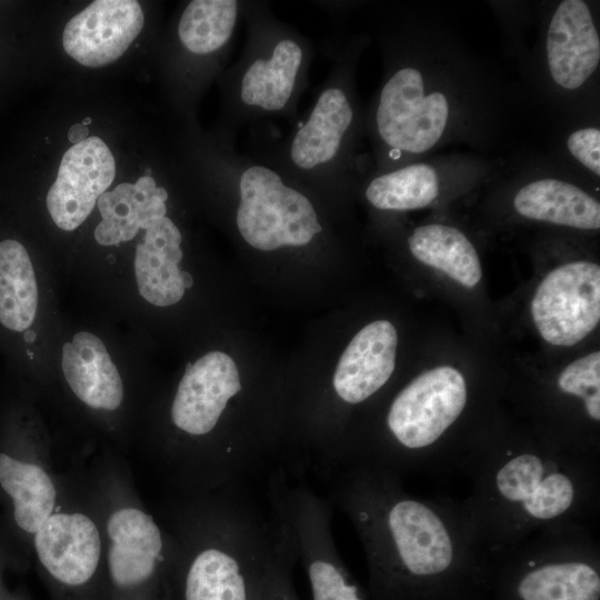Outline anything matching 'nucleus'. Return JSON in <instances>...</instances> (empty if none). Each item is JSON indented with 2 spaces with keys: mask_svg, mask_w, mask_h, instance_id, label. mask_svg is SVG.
I'll return each mask as SVG.
<instances>
[{
  "mask_svg": "<svg viewBox=\"0 0 600 600\" xmlns=\"http://www.w3.org/2000/svg\"><path fill=\"white\" fill-rule=\"evenodd\" d=\"M114 173L112 153L100 138L90 137L73 144L63 154L47 194L53 222L67 231L78 228L109 188Z\"/></svg>",
  "mask_w": 600,
  "mask_h": 600,
  "instance_id": "9d476101",
  "label": "nucleus"
},
{
  "mask_svg": "<svg viewBox=\"0 0 600 600\" xmlns=\"http://www.w3.org/2000/svg\"><path fill=\"white\" fill-rule=\"evenodd\" d=\"M531 314L540 336L553 346L582 341L600 321V267L573 261L551 270L539 283Z\"/></svg>",
  "mask_w": 600,
  "mask_h": 600,
  "instance_id": "1a4fd4ad",
  "label": "nucleus"
},
{
  "mask_svg": "<svg viewBox=\"0 0 600 600\" xmlns=\"http://www.w3.org/2000/svg\"><path fill=\"white\" fill-rule=\"evenodd\" d=\"M0 484L13 501L16 523L34 534L53 513L56 486L39 464L0 453Z\"/></svg>",
  "mask_w": 600,
  "mask_h": 600,
  "instance_id": "5701e85b",
  "label": "nucleus"
},
{
  "mask_svg": "<svg viewBox=\"0 0 600 600\" xmlns=\"http://www.w3.org/2000/svg\"><path fill=\"white\" fill-rule=\"evenodd\" d=\"M222 131L208 152L207 173L232 199L240 239L260 252L310 246L326 227L312 192Z\"/></svg>",
  "mask_w": 600,
  "mask_h": 600,
  "instance_id": "423d86ee",
  "label": "nucleus"
},
{
  "mask_svg": "<svg viewBox=\"0 0 600 600\" xmlns=\"http://www.w3.org/2000/svg\"><path fill=\"white\" fill-rule=\"evenodd\" d=\"M439 193L436 170L416 163L373 177L364 189L367 201L376 209L407 211L429 206Z\"/></svg>",
  "mask_w": 600,
  "mask_h": 600,
  "instance_id": "b1692460",
  "label": "nucleus"
},
{
  "mask_svg": "<svg viewBox=\"0 0 600 600\" xmlns=\"http://www.w3.org/2000/svg\"><path fill=\"white\" fill-rule=\"evenodd\" d=\"M107 536L109 576L123 590L150 581L168 566L170 556L180 553L179 543L171 549L151 514L137 507L116 509L108 518Z\"/></svg>",
  "mask_w": 600,
  "mask_h": 600,
  "instance_id": "9b49d317",
  "label": "nucleus"
},
{
  "mask_svg": "<svg viewBox=\"0 0 600 600\" xmlns=\"http://www.w3.org/2000/svg\"><path fill=\"white\" fill-rule=\"evenodd\" d=\"M39 309L36 269L26 246L0 240V339L28 341Z\"/></svg>",
  "mask_w": 600,
  "mask_h": 600,
  "instance_id": "6ab92c4d",
  "label": "nucleus"
},
{
  "mask_svg": "<svg viewBox=\"0 0 600 600\" xmlns=\"http://www.w3.org/2000/svg\"><path fill=\"white\" fill-rule=\"evenodd\" d=\"M556 390L559 397L574 401L599 423L600 352H591L569 363L557 377Z\"/></svg>",
  "mask_w": 600,
  "mask_h": 600,
  "instance_id": "393cba45",
  "label": "nucleus"
},
{
  "mask_svg": "<svg viewBox=\"0 0 600 600\" xmlns=\"http://www.w3.org/2000/svg\"><path fill=\"white\" fill-rule=\"evenodd\" d=\"M600 544L589 524L544 528L493 554L512 578L516 600H599Z\"/></svg>",
  "mask_w": 600,
  "mask_h": 600,
  "instance_id": "0eeeda50",
  "label": "nucleus"
},
{
  "mask_svg": "<svg viewBox=\"0 0 600 600\" xmlns=\"http://www.w3.org/2000/svg\"><path fill=\"white\" fill-rule=\"evenodd\" d=\"M242 0L190 1L176 28L182 51L191 59L206 60L219 69L242 18Z\"/></svg>",
  "mask_w": 600,
  "mask_h": 600,
  "instance_id": "aec40b11",
  "label": "nucleus"
},
{
  "mask_svg": "<svg viewBox=\"0 0 600 600\" xmlns=\"http://www.w3.org/2000/svg\"><path fill=\"white\" fill-rule=\"evenodd\" d=\"M547 60L553 81L574 90L596 71L600 39L588 4L564 0L556 9L547 33Z\"/></svg>",
  "mask_w": 600,
  "mask_h": 600,
  "instance_id": "2eb2a0df",
  "label": "nucleus"
},
{
  "mask_svg": "<svg viewBox=\"0 0 600 600\" xmlns=\"http://www.w3.org/2000/svg\"><path fill=\"white\" fill-rule=\"evenodd\" d=\"M327 481L328 498L350 520L390 597L479 572L492 560L463 501L412 496L400 476L362 462L339 467Z\"/></svg>",
  "mask_w": 600,
  "mask_h": 600,
  "instance_id": "f257e3e1",
  "label": "nucleus"
},
{
  "mask_svg": "<svg viewBox=\"0 0 600 600\" xmlns=\"http://www.w3.org/2000/svg\"><path fill=\"white\" fill-rule=\"evenodd\" d=\"M331 58L327 78L303 118L283 138L250 131L248 150L312 193H329L346 184L358 132L352 89V57L326 42Z\"/></svg>",
  "mask_w": 600,
  "mask_h": 600,
  "instance_id": "39448f33",
  "label": "nucleus"
},
{
  "mask_svg": "<svg viewBox=\"0 0 600 600\" xmlns=\"http://www.w3.org/2000/svg\"><path fill=\"white\" fill-rule=\"evenodd\" d=\"M408 244L417 260L467 288H473L481 279L478 252L457 228L440 223L418 227L408 238Z\"/></svg>",
  "mask_w": 600,
  "mask_h": 600,
  "instance_id": "4be33fe9",
  "label": "nucleus"
},
{
  "mask_svg": "<svg viewBox=\"0 0 600 600\" xmlns=\"http://www.w3.org/2000/svg\"><path fill=\"white\" fill-rule=\"evenodd\" d=\"M571 154L586 168L600 176V131L583 128L572 132L567 141Z\"/></svg>",
  "mask_w": 600,
  "mask_h": 600,
  "instance_id": "a878e982",
  "label": "nucleus"
},
{
  "mask_svg": "<svg viewBox=\"0 0 600 600\" xmlns=\"http://www.w3.org/2000/svg\"><path fill=\"white\" fill-rule=\"evenodd\" d=\"M398 333L388 320L364 326L341 354L332 390L343 406L367 402L390 380L396 368Z\"/></svg>",
  "mask_w": 600,
  "mask_h": 600,
  "instance_id": "4468645a",
  "label": "nucleus"
},
{
  "mask_svg": "<svg viewBox=\"0 0 600 600\" xmlns=\"http://www.w3.org/2000/svg\"><path fill=\"white\" fill-rule=\"evenodd\" d=\"M247 24L243 50L222 78L223 132L237 136L282 119H299L298 104L309 84L313 59L311 41L281 21L263 1H246Z\"/></svg>",
  "mask_w": 600,
  "mask_h": 600,
  "instance_id": "20e7f679",
  "label": "nucleus"
},
{
  "mask_svg": "<svg viewBox=\"0 0 600 600\" xmlns=\"http://www.w3.org/2000/svg\"><path fill=\"white\" fill-rule=\"evenodd\" d=\"M61 368L74 396L92 409L117 410L124 396L120 373L103 341L80 331L63 344Z\"/></svg>",
  "mask_w": 600,
  "mask_h": 600,
  "instance_id": "f3484780",
  "label": "nucleus"
},
{
  "mask_svg": "<svg viewBox=\"0 0 600 600\" xmlns=\"http://www.w3.org/2000/svg\"><path fill=\"white\" fill-rule=\"evenodd\" d=\"M40 563L59 583L79 587L96 573L102 551L100 531L81 512L52 513L34 533Z\"/></svg>",
  "mask_w": 600,
  "mask_h": 600,
  "instance_id": "ddd939ff",
  "label": "nucleus"
},
{
  "mask_svg": "<svg viewBox=\"0 0 600 600\" xmlns=\"http://www.w3.org/2000/svg\"><path fill=\"white\" fill-rule=\"evenodd\" d=\"M516 211L532 220L583 230L600 228V204L577 186L552 178L532 181L513 199Z\"/></svg>",
  "mask_w": 600,
  "mask_h": 600,
  "instance_id": "412c9836",
  "label": "nucleus"
},
{
  "mask_svg": "<svg viewBox=\"0 0 600 600\" xmlns=\"http://www.w3.org/2000/svg\"><path fill=\"white\" fill-rule=\"evenodd\" d=\"M457 467L471 480L463 503L491 556L548 527L589 524L600 512V459L543 437H473Z\"/></svg>",
  "mask_w": 600,
  "mask_h": 600,
  "instance_id": "f03ea898",
  "label": "nucleus"
},
{
  "mask_svg": "<svg viewBox=\"0 0 600 600\" xmlns=\"http://www.w3.org/2000/svg\"><path fill=\"white\" fill-rule=\"evenodd\" d=\"M168 190L151 176L134 183H120L98 200L102 220L94 230L96 240L103 246L129 241L140 229L167 216Z\"/></svg>",
  "mask_w": 600,
  "mask_h": 600,
  "instance_id": "a211bd4d",
  "label": "nucleus"
},
{
  "mask_svg": "<svg viewBox=\"0 0 600 600\" xmlns=\"http://www.w3.org/2000/svg\"><path fill=\"white\" fill-rule=\"evenodd\" d=\"M143 23V12L137 1H94L67 23L63 48L83 66H104L122 56Z\"/></svg>",
  "mask_w": 600,
  "mask_h": 600,
  "instance_id": "f8f14e48",
  "label": "nucleus"
},
{
  "mask_svg": "<svg viewBox=\"0 0 600 600\" xmlns=\"http://www.w3.org/2000/svg\"><path fill=\"white\" fill-rule=\"evenodd\" d=\"M144 231L134 256L138 291L153 306H172L186 291V271L179 269L183 257L182 233L168 216L154 220Z\"/></svg>",
  "mask_w": 600,
  "mask_h": 600,
  "instance_id": "dca6fc26",
  "label": "nucleus"
},
{
  "mask_svg": "<svg viewBox=\"0 0 600 600\" xmlns=\"http://www.w3.org/2000/svg\"><path fill=\"white\" fill-rule=\"evenodd\" d=\"M423 73L410 64H397L386 78L373 110L371 129L380 154L398 159L431 149L442 137L450 116L441 91H429Z\"/></svg>",
  "mask_w": 600,
  "mask_h": 600,
  "instance_id": "6e6552de",
  "label": "nucleus"
},
{
  "mask_svg": "<svg viewBox=\"0 0 600 600\" xmlns=\"http://www.w3.org/2000/svg\"><path fill=\"white\" fill-rule=\"evenodd\" d=\"M194 497L177 519L183 600H258L281 521L263 518L239 487Z\"/></svg>",
  "mask_w": 600,
  "mask_h": 600,
  "instance_id": "7ed1b4c3",
  "label": "nucleus"
}]
</instances>
